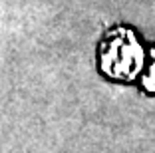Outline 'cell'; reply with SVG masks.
<instances>
[{"mask_svg":"<svg viewBox=\"0 0 155 153\" xmlns=\"http://www.w3.org/2000/svg\"><path fill=\"white\" fill-rule=\"evenodd\" d=\"M101 68L114 78H133L141 68V48L129 30H117L104 44Z\"/></svg>","mask_w":155,"mask_h":153,"instance_id":"1","label":"cell"},{"mask_svg":"<svg viewBox=\"0 0 155 153\" xmlns=\"http://www.w3.org/2000/svg\"><path fill=\"white\" fill-rule=\"evenodd\" d=\"M153 56H155V54H153ZM143 84H145L147 90L155 91V62H153V66H151V70H149V76L143 80Z\"/></svg>","mask_w":155,"mask_h":153,"instance_id":"2","label":"cell"}]
</instances>
